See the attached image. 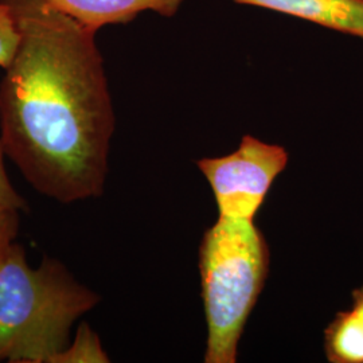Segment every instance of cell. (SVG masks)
<instances>
[{"label":"cell","instance_id":"cell-1","mask_svg":"<svg viewBox=\"0 0 363 363\" xmlns=\"http://www.w3.org/2000/svg\"><path fill=\"white\" fill-rule=\"evenodd\" d=\"M19 40L0 82L6 155L60 203L104 193L115 112L96 34L48 0H0Z\"/></svg>","mask_w":363,"mask_h":363},{"label":"cell","instance_id":"cell-2","mask_svg":"<svg viewBox=\"0 0 363 363\" xmlns=\"http://www.w3.org/2000/svg\"><path fill=\"white\" fill-rule=\"evenodd\" d=\"M100 301L61 261L45 256L31 268L13 242L0 264V362L52 363L72 327Z\"/></svg>","mask_w":363,"mask_h":363},{"label":"cell","instance_id":"cell-3","mask_svg":"<svg viewBox=\"0 0 363 363\" xmlns=\"http://www.w3.org/2000/svg\"><path fill=\"white\" fill-rule=\"evenodd\" d=\"M271 250L250 220L218 217L199 245L208 325L206 363H235L245 325L265 286Z\"/></svg>","mask_w":363,"mask_h":363},{"label":"cell","instance_id":"cell-4","mask_svg":"<svg viewBox=\"0 0 363 363\" xmlns=\"http://www.w3.org/2000/svg\"><path fill=\"white\" fill-rule=\"evenodd\" d=\"M288 160L284 147L245 135L232 154L203 157L196 166L211 187L218 217L253 220Z\"/></svg>","mask_w":363,"mask_h":363},{"label":"cell","instance_id":"cell-5","mask_svg":"<svg viewBox=\"0 0 363 363\" xmlns=\"http://www.w3.org/2000/svg\"><path fill=\"white\" fill-rule=\"evenodd\" d=\"M81 26L97 33L101 27L125 25L139 13L154 11L171 18L184 0H48Z\"/></svg>","mask_w":363,"mask_h":363},{"label":"cell","instance_id":"cell-6","mask_svg":"<svg viewBox=\"0 0 363 363\" xmlns=\"http://www.w3.org/2000/svg\"><path fill=\"white\" fill-rule=\"evenodd\" d=\"M363 39V0H233Z\"/></svg>","mask_w":363,"mask_h":363},{"label":"cell","instance_id":"cell-7","mask_svg":"<svg viewBox=\"0 0 363 363\" xmlns=\"http://www.w3.org/2000/svg\"><path fill=\"white\" fill-rule=\"evenodd\" d=\"M325 354L331 363H363V286L352 291L350 308L327 325Z\"/></svg>","mask_w":363,"mask_h":363},{"label":"cell","instance_id":"cell-8","mask_svg":"<svg viewBox=\"0 0 363 363\" xmlns=\"http://www.w3.org/2000/svg\"><path fill=\"white\" fill-rule=\"evenodd\" d=\"M111 362L105 352L99 335L88 323H81L73 343L61 351L52 363H108Z\"/></svg>","mask_w":363,"mask_h":363},{"label":"cell","instance_id":"cell-9","mask_svg":"<svg viewBox=\"0 0 363 363\" xmlns=\"http://www.w3.org/2000/svg\"><path fill=\"white\" fill-rule=\"evenodd\" d=\"M19 34L13 13L0 1V67L6 69L11 64L18 48Z\"/></svg>","mask_w":363,"mask_h":363},{"label":"cell","instance_id":"cell-10","mask_svg":"<svg viewBox=\"0 0 363 363\" xmlns=\"http://www.w3.org/2000/svg\"><path fill=\"white\" fill-rule=\"evenodd\" d=\"M4 145L0 139V208L1 210H13V211H26V201L22 195L18 194L7 177V171L4 169Z\"/></svg>","mask_w":363,"mask_h":363},{"label":"cell","instance_id":"cell-11","mask_svg":"<svg viewBox=\"0 0 363 363\" xmlns=\"http://www.w3.org/2000/svg\"><path fill=\"white\" fill-rule=\"evenodd\" d=\"M19 211L0 208V264L19 233Z\"/></svg>","mask_w":363,"mask_h":363}]
</instances>
